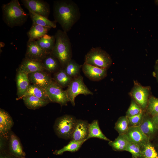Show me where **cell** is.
Masks as SVG:
<instances>
[{"mask_svg": "<svg viewBox=\"0 0 158 158\" xmlns=\"http://www.w3.org/2000/svg\"><path fill=\"white\" fill-rule=\"evenodd\" d=\"M53 8L54 21L58 23L62 30L66 32H69L80 18L79 7L72 0L54 1Z\"/></svg>", "mask_w": 158, "mask_h": 158, "instance_id": "1", "label": "cell"}, {"mask_svg": "<svg viewBox=\"0 0 158 158\" xmlns=\"http://www.w3.org/2000/svg\"><path fill=\"white\" fill-rule=\"evenodd\" d=\"M1 9L3 20L11 28L23 25L29 15L22 8L18 0H12L3 4Z\"/></svg>", "mask_w": 158, "mask_h": 158, "instance_id": "2", "label": "cell"}, {"mask_svg": "<svg viewBox=\"0 0 158 158\" xmlns=\"http://www.w3.org/2000/svg\"><path fill=\"white\" fill-rule=\"evenodd\" d=\"M55 43L51 54L59 60L61 68L64 69L72 59L71 43L67 33L58 30L54 35Z\"/></svg>", "mask_w": 158, "mask_h": 158, "instance_id": "3", "label": "cell"}, {"mask_svg": "<svg viewBox=\"0 0 158 158\" xmlns=\"http://www.w3.org/2000/svg\"><path fill=\"white\" fill-rule=\"evenodd\" d=\"M84 63L107 70L112 60L109 54L101 48L92 47L85 55Z\"/></svg>", "mask_w": 158, "mask_h": 158, "instance_id": "4", "label": "cell"}, {"mask_svg": "<svg viewBox=\"0 0 158 158\" xmlns=\"http://www.w3.org/2000/svg\"><path fill=\"white\" fill-rule=\"evenodd\" d=\"M77 119L75 116L68 114L57 118L53 126L56 134L60 138L71 139Z\"/></svg>", "mask_w": 158, "mask_h": 158, "instance_id": "5", "label": "cell"}, {"mask_svg": "<svg viewBox=\"0 0 158 158\" xmlns=\"http://www.w3.org/2000/svg\"><path fill=\"white\" fill-rule=\"evenodd\" d=\"M66 91L69 102L73 107L75 105V98L79 95H93V93L85 84L83 77L81 75L73 79Z\"/></svg>", "mask_w": 158, "mask_h": 158, "instance_id": "6", "label": "cell"}, {"mask_svg": "<svg viewBox=\"0 0 158 158\" xmlns=\"http://www.w3.org/2000/svg\"><path fill=\"white\" fill-rule=\"evenodd\" d=\"M151 87L142 85L137 81H134V85L129 95L145 111L147 108L150 97L151 96Z\"/></svg>", "mask_w": 158, "mask_h": 158, "instance_id": "7", "label": "cell"}, {"mask_svg": "<svg viewBox=\"0 0 158 158\" xmlns=\"http://www.w3.org/2000/svg\"><path fill=\"white\" fill-rule=\"evenodd\" d=\"M50 102L61 106L66 105L69 100L66 91L54 81H52L45 89Z\"/></svg>", "mask_w": 158, "mask_h": 158, "instance_id": "8", "label": "cell"}, {"mask_svg": "<svg viewBox=\"0 0 158 158\" xmlns=\"http://www.w3.org/2000/svg\"><path fill=\"white\" fill-rule=\"evenodd\" d=\"M21 1L29 12L48 18L50 10L49 5L46 1L42 0H21Z\"/></svg>", "mask_w": 158, "mask_h": 158, "instance_id": "9", "label": "cell"}, {"mask_svg": "<svg viewBox=\"0 0 158 158\" xmlns=\"http://www.w3.org/2000/svg\"><path fill=\"white\" fill-rule=\"evenodd\" d=\"M82 70L85 75L90 80L98 81L107 75V69L92 66L84 63L82 66Z\"/></svg>", "mask_w": 158, "mask_h": 158, "instance_id": "10", "label": "cell"}, {"mask_svg": "<svg viewBox=\"0 0 158 158\" xmlns=\"http://www.w3.org/2000/svg\"><path fill=\"white\" fill-rule=\"evenodd\" d=\"M48 54L38 45L36 40H28L25 58L42 61Z\"/></svg>", "mask_w": 158, "mask_h": 158, "instance_id": "11", "label": "cell"}, {"mask_svg": "<svg viewBox=\"0 0 158 158\" xmlns=\"http://www.w3.org/2000/svg\"><path fill=\"white\" fill-rule=\"evenodd\" d=\"M125 135L129 142L136 143L141 147L150 141L139 126L130 127Z\"/></svg>", "mask_w": 158, "mask_h": 158, "instance_id": "12", "label": "cell"}, {"mask_svg": "<svg viewBox=\"0 0 158 158\" xmlns=\"http://www.w3.org/2000/svg\"><path fill=\"white\" fill-rule=\"evenodd\" d=\"M13 124V120L9 114L4 110L0 109V136L8 140L11 129Z\"/></svg>", "mask_w": 158, "mask_h": 158, "instance_id": "13", "label": "cell"}, {"mask_svg": "<svg viewBox=\"0 0 158 158\" xmlns=\"http://www.w3.org/2000/svg\"><path fill=\"white\" fill-rule=\"evenodd\" d=\"M89 124L87 120L77 119L70 140H87Z\"/></svg>", "mask_w": 158, "mask_h": 158, "instance_id": "14", "label": "cell"}, {"mask_svg": "<svg viewBox=\"0 0 158 158\" xmlns=\"http://www.w3.org/2000/svg\"><path fill=\"white\" fill-rule=\"evenodd\" d=\"M30 82L45 89L52 81L50 76L44 71H38L28 74Z\"/></svg>", "mask_w": 158, "mask_h": 158, "instance_id": "15", "label": "cell"}, {"mask_svg": "<svg viewBox=\"0 0 158 158\" xmlns=\"http://www.w3.org/2000/svg\"><path fill=\"white\" fill-rule=\"evenodd\" d=\"M19 69L27 74L45 70L42 61L25 58L20 65Z\"/></svg>", "mask_w": 158, "mask_h": 158, "instance_id": "16", "label": "cell"}, {"mask_svg": "<svg viewBox=\"0 0 158 158\" xmlns=\"http://www.w3.org/2000/svg\"><path fill=\"white\" fill-rule=\"evenodd\" d=\"M17 99H21L30 85L28 74L18 69L16 77Z\"/></svg>", "mask_w": 158, "mask_h": 158, "instance_id": "17", "label": "cell"}, {"mask_svg": "<svg viewBox=\"0 0 158 158\" xmlns=\"http://www.w3.org/2000/svg\"><path fill=\"white\" fill-rule=\"evenodd\" d=\"M9 148L10 153L14 157L18 158L25 155L20 140L12 132L9 135Z\"/></svg>", "mask_w": 158, "mask_h": 158, "instance_id": "18", "label": "cell"}, {"mask_svg": "<svg viewBox=\"0 0 158 158\" xmlns=\"http://www.w3.org/2000/svg\"><path fill=\"white\" fill-rule=\"evenodd\" d=\"M139 127L150 140L154 137L158 131L152 117L145 112L142 121Z\"/></svg>", "mask_w": 158, "mask_h": 158, "instance_id": "19", "label": "cell"}, {"mask_svg": "<svg viewBox=\"0 0 158 158\" xmlns=\"http://www.w3.org/2000/svg\"><path fill=\"white\" fill-rule=\"evenodd\" d=\"M92 138H98L109 142L111 141L102 132L97 120H94L89 124L88 135L87 140Z\"/></svg>", "mask_w": 158, "mask_h": 158, "instance_id": "20", "label": "cell"}, {"mask_svg": "<svg viewBox=\"0 0 158 158\" xmlns=\"http://www.w3.org/2000/svg\"><path fill=\"white\" fill-rule=\"evenodd\" d=\"M51 28L32 23L30 29L27 33L28 40H36L47 34Z\"/></svg>", "mask_w": 158, "mask_h": 158, "instance_id": "21", "label": "cell"}, {"mask_svg": "<svg viewBox=\"0 0 158 158\" xmlns=\"http://www.w3.org/2000/svg\"><path fill=\"white\" fill-rule=\"evenodd\" d=\"M38 45L47 54H51L55 45V38L54 35L46 34L36 40Z\"/></svg>", "mask_w": 158, "mask_h": 158, "instance_id": "22", "label": "cell"}, {"mask_svg": "<svg viewBox=\"0 0 158 158\" xmlns=\"http://www.w3.org/2000/svg\"><path fill=\"white\" fill-rule=\"evenodd\" d=\"M25 106L29 109L35 110L44 107L49 102L33 95H28L23 98Z\"/></svg>", "mask_w": 158, "mask_h": 158, "instance_id": "23", "label": "cell"}, {"mask_svg": "<svg viewBox=\"0 0 158 158\" xmlns=\"http://www.w3.org/2000/svg\"><path fill=\"white\" fill-rule=\"evenodd\" d=\"M29 15L32 23L51 29L56 27V23L54 21H51L44 16L31 12H29Z\"/></svg>", "mask_w": 158, "mask_h": 158, "instance_id": "24", "label": "cell"}, {"mask_svg": "<svg viewBox=\"0 0 158 158\" xmlns=\"http://www.w3.org/2000/svg\"><path fill=\"white\" fill-rule=\"evenodd\" d=\"M33 95L43 100L50 102L45 89L34 84H30L27 90L22 97L28 95Z\"/></svg>", "mask_w": 158, "mask_h": 158, "instance_id": "25", "label": "cell"}, {"mask_svg": "<svg viewBox=\"0 0 158 158\" xmlns=\"http://www.w3.org/2000/svg\"><path fill=\"white\" fill-rule=\"evenodd\" d=\"M42 62L45 70L50 72L55 71L61 68L59 60L51 54H47Z\"/></svg>", "mask_w": 158, "mask_h": 158, "instance_id": "26", "label": "cell"}, {"mask_svg": "<svg viewBox=\"0 0 158 158\" xmlns=\"http://www.w3.org/2000/svg\"><path fill=\"white\" fill-rule=\"evenodd\" d=\"M86 140L75 141L71 140L68 143L61 149L55 150L53 153L56 155H61L66 152H74L78 151Z\"/></svg>", "mask_w": 158, "mask_h": 158, "instance_id": "27", "label": "cell"}, {"mask_svg": "<svg viewBox=\"0 0 158 158\" xmlns=\"http://www.w3.org/2000/svg\"><path fill=\"white\" fill-rule=\"evenodd\" d=\"M54 78V81L63 88L68 87L73 79L62 68L55 74Z\"/></svg>", "mask_w": 158, "mask_h": 158, "instance_id": "28", "label": "cell"}, {"mask_svg": "<svg viewBox=\"0 0 158 158\" xmlns=\"http://www.w3.org/2000/svg\"><path fill=\"white\" fill-rule=\"evenodd\" d=\"M129 141L125 134L119 135L113 141L109 142V145L115 151H125Z\"/></svg>", "mask_w": 158, "mask_h": 158, "instance_id": "29", "label": "cell"}, {"mask_svg": "<svg viewBox=\"0 0 158 158\" xmlns=\"http://www.w3.org/2000/svg\"><path fill=\"white\" fill-rule=\"evenodd\" d=\"M82 66L71 59L64 69L66 73L72 79L80 75V69Z\"/></svg>", "mask_w": 158, "mask_h": 158, "instance_id": "30", "label": "cell"}, {"mask_svg": "<svg viewBox=\"0 0 158 158\" xmlns=\"http://www.w3.org/2000/svg\"><path fill=\"white\" fill-rule=\"evenodd\" d=\"M130 127L128 117L126 116L120 117L115 124L114 128L119 135L125 134Z\"/></svg>", "mask_w": 158, "mask_h": 158, "instance_id": "31", "label": "cell"}, {"mask_svg": "<svg viewBox=\"0 0 158 158\" xmlns=\"http://www.w3.org/2000/svg\"><path fill=\"white\" fill-rule=\"evenodd\" d=\"M141 147V157L143 158H158V154L150 142Z\"/></svg>", "mask_w": 158, "mask_h": 158, "instance_id": "32", "label": "cell"}, {"mask_svg": "<svg viewBox=\"0 0 158 158\" xmlns=\"http://www.w3.org/2000/svg\"><path fill=\"white\" fill-rule=\"evenodd\" d=\"M145 112L152 117L158 114V98L151 95Z\"/></svg>", "mask_w": 158, "mask_h": 158, "instance_id": "33", "label": "cell"}, {"mask_svg": "<svg viewBox=\"0 0 158 158\" xmlns=\"http://www.w3.org/2000/svg\"><path fill=\"white\" fill-rule=\"evenodd\" d=\"M143 111L140 106L132 99L130 105L126 112V116L127 117H130L138 115Z\"/></svg>", "mask_w": 158, "mask_h": 158, "instance_id": "34", "label": "cell"}, {"mask_svg": "<svg viewBox=\"0 0 158 158\" xmlns=\"http://www.w3.org/2000/svg\"><path fill=\"white\" fill-rule=\"evenodd\" d=\"M125 151L130 153L133 158H139L141 157V147L137 144L129 142Z\"/></svg>", "mask_w": 158, "mask_h": 158, "instance_id": "35", "label": "cell"}, {"mask_svg": "<svg viewBox=\"0 0 158 158\" xmlns=\"http://www.w3.org/2000/svg\"><path fill=\"white\" fill-rule=\"evenodd\" d=\"M145 113V111H143L138 115L128 117L130 127L139 126L142 121Z\"/></svg>", "mask_w": 158, "mask_h": 158, "instance_id": "36", "label": "cell"}, {"mask_svg": "<svg viewBox=\"0 0 158 158\" xmlns=\"http://www.w3.org/2000/svg\"><path fill=\"white\" fill-rule=\"evenodd\" d=\"M153 74L158 82V59L157 60L155 63Z\"/></svg>", "mask_w": 158, "mask_h": 158, "instance_id": "37", "label": "cell"}, {"mask_svg": "<svg viewBox=\"0 0 158 158\" xmlns=\"http://www.w3.org/2000/svg\"><path fill=\"white\" fill-rule=\"evenodd\" d=\"M152 119L156 128L158 130V114L152 117Z\"/></svg>", "mask_w": 158, "mask_h": 158, "instance_id": "38", "label": "cell"}, {"mask_svg": "<svg viewBox=\"0 0 158 158\" xmlns=\"http://www.w3.org/2000/svg\"><path fill=\"white\" fill-rule=\"evenodd\" d=\"M0 158H13L11 155L1 153L0 154Z\"/></svg>", "mask_w": 158, "mask_h": 158, "instance_id": "39", "label": "cell"}, {"mask_svg": "<svg viewBox=\"0 0 158 158\" xmlns=\"http://www.w3.org/2000/svg\"><path fill=\"white\" fill-rule=\"evenodd\" d=\"M156 4H158V0H156L155 1Z\"/></svg>", "mask_w": 158, "mask_h": 158, "instance_id": "40", "label": "cell"}, {"mask_svg": "<svg viewBox=\"0 0 158 158\" xmlns=\"http://www.w3.org/2000/svg\"><path fill=\"white\" fill-rule=\"evenodd\" d=\"M25 158L24 157H20V158Z\"/></svg>", "mask_w": 158, "mask_h": 158, "instance_id": "41", "label": "cell"}, {"mask_svg": "<svg viewBox=\"0 0 158 158\" xmlns=\"http://www.w3.org/2000/svg\"><path fill=\"white\" fill-rule=\"evenodd\" d=\"M80 158V157H79V158Z\"/></svg>", "mask_w": 158, "mask_h": 158, "instance_id": "42", "label": "cell"}, {"mask_svg": "<svg viewBox=\"0 0 158 158\" xmlns=\"http://www.w3.org/2000/svg\"></svg>", "mask_w": 158, "mask_h": 158, "instance_id": "43", "label": "cell"}]
</instances>
